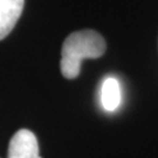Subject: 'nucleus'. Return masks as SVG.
Here are the masks:
<instances>
[{
	"label": "nucleus",
	"instance_id": "nucleus-1",
	"mask_svg": "<svg viewBox=\"0 0 158 158\" xmlns=\"http://www.w3.org/2000/svg\"><path fill=\"white\" fill-rule=\"evenodd\" d=\"M107 49V44L100 33L93 29H83L69 34L62 45L60 69L68 80L77 77L81 63L85 59L101 57Z\"/></svg>",
	"mask_w": 158,
	"mask_h": 158
},
{
	"label": "nucleus",
	"instance_id": "nucleus-3",
	"mask_svg": "<svg viewBox=\"0 0 158 158\" xmlns=\"http://www.w3.org/2000/svg\"><path fill=\"white\" fill-rule=\"evenodd\" d=\"M25 0H0V40L12 32L21 15Z\"/></svg>",
	"mask_w": 158,
	"mask_h": 158
},
{
	"label": "nucleus",
	"instance_id": "nucleus-2",
	"mask_svg": "<svg viewBox=\"0 0 158 158\" xmlns=\"http://www.w3.org/2000/svg\"><path fill=\"white\" fill-rule=\"evenodd\" d=\"M7 158H41L38 139L32 131L21 129L11 138Z\"/></svg>",
	"mask_w": 158,
	"mask_h": 158
},
{
	"label": "nucleus",
	"instance_id": "nucleus-4",
	"mask_svg": "<svg viewBox=\"0 0 158 158\" xmlns=\"http://www.w3.org/2000/svg\"><path fill=\"white\" fill-rule=\"evenodd\" d=\"M121 101V93H119V85L117 80L107 79L102 85V103L104 109L109 111H114L118 107Z\"/></svg>",
	"mask_w": 158,
	"mask_h": 158
}]
</instances>
